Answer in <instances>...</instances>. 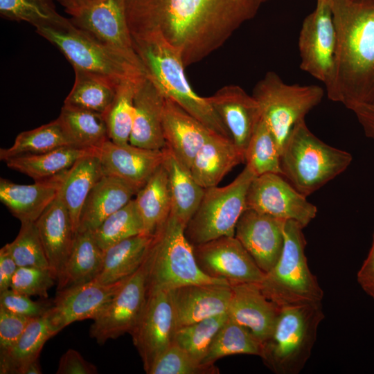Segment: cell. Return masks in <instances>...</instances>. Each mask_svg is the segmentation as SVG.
I'll list each match as a JSON object with an SVG mask.
<instances>
[{
	"mask_svg": "<svg viewBox=\"0 0 374 374\" xmlns=\"http://www.w3.org/2000/svg\"><path fill=\"white\" fill-rule=\"evenodd\" d=\"M52 301L46 299L39 301L10 288L0 292V307L13 313L30 318L44 316L51 307Z\"/></svg>",
	"mask_w": 374,
	"mask_h": 374,
	"instance_id": "c3c4849f",
	"label": "cell"
},
{
	"mask_svg": "<svg viewBox=\"0 0 374 374\" xmlns=\"http://www.w3.org/2000/svg\"><path fill=\"white\" fill-rule=\"evenodd\" d=\"M93 233L103 251L123 240L143 233V226L134 199L107 217Z\"/></svg>",
	"mask_w": 374,
	"mask_h": 374,
	"instance_id": "7bdbcfd3",
	"label": "cell"
},
{
	"mask_svg": "<svg viewBox=\"0 0 374 374\" xmlns=\"http://www.w3.org/2000/svg\"><path fill=\"white\" fill-rule=\"evenodd\" d=\"M96 150L65 146L51 151L15 156L5 161L6 166L39 181L69 169L79 159Z\"/></svg>",
	"mask_w": 374,
	"mask_h": 374,
	"instance_id": "e575fe53",
	"label": "cell"
},
{
	"mask_svg": "<svg viewBox=\"0 0 374 374\" xmlns=\"http://www.w3.org/2000/svg\"><path fill=\"white\" fill-rule=\"evenodd\" d=\"M54 0H0V15L16 21H26L35 28L62 26L69 21L56 10Z\"/></svg>",
	"mask_w": 374,
	"mask_h": 374,
	"instance_id": "b9f144b4",
	"label": "cell"
},
{
	"mask_svg": "<svg viewBox=\"0 0 374 374\" xmlns=\"http://www.w3.org/2000/svg\"><path fill=\"white\" fill-rule=\"evenodd\" d=\"M132 39L146 77L163 96L175 102L213 132L231 139L207 97L198 96L190 87L182 58L172 46L158 34Z\"/></svg>",
	"mask_w": 374,
	"mask_h": 374,
	"instance_id": "3957f363",
	"label": "cell"
},
{
	"mask_svg": "<svg viewBox=\"0 0 374 374\" xmlns=\"http://www.w3.org/2000/svg\"><path fill=\"white\" fill-rule=\"evenodd\" d=\"M137 192L133 186L120 178L103 175L84 204L78 232L94 231L107 217L134 199Z\"/></svg>",
	"mask_w": 374,
	"mask_h": 374,
	"instance_id": "83f0119b",
	"label": "cell"
},
{
	"mask_svg": "<svg viewBox=\"0 0 374 374\" xmlns=\"http://www.w3.org/2000/svg\"><path fill=\"white\" fill-rule=\"evenodd\" d=\"M104 175L120 178L138 191L163 163V150H151L107 141L96 150Z\"/></svg>",
	"mask_w": 374,
	"mask_h": 374,
	"instance_id": "d6986e66",
	"label": "cell"
},
{
	"mask_svg": "<svg viewBox=\"0 0 374 374\" xmlns=\"http://www.w3.org/2000/svg\"><path fill=\"white\" fill-rule=\"evenodd\" d=\"M247 208L283 220H294L303 228L316 217L317 208L281 175L265 173L251 182Z\"/></svg>",
	"mask_w": 374,
	"mask_h": 374,
	"instance_id": "4fadbf2b",
	"label": "cell"
},
{
	"mask_svg": "<svg viewBox=\"0 0 374 374\" xmlns=\"http://www.w3.org/2000/svg\"><path fill=\"white\" fill-rule=\"evenodd\" d=\"M134 199L142 220L143 233L154 235L166 223L172 211L168 176L163 163Z\"/></svg>",
	"mask_w": 374,
	"mask_h": 374,
	"instance_id": "1f68e13d",
	"label": "cell"
},
{
	"mask_svg": "<svg viewBox=\"0 0 374 374\" xmlns=\"http://www.w3.org/2000/svg\"><path fill=\"white\" fill-rule=\"evenodd\" d=\"M231 286L229 318L247 328L262 344L271 334L280 307L265 296L258 283Z\"/></svg>",
	"mask_w": 374,
	"mask_h": 374,
	"instance_id": "7402d4cb",
	"label": "cell"
},
{
	"mask_svg": "<svg viewBox=\"0 0 374 374\" xmlns=\"http://www.w3.org/2000/svg\"><path fill=\"white\" fill-rule=\"evenodd\" d=\"M57 374H96V366L74 349H68L60 357Z\"/></svg>",
	"mask_w": 374,
	"mask_h": 374,
	"instance_id": "f907efd6",
	"label": "cell"
},
{
	"mask_svg": "<svg viewBox=\"0 0 374 374\" xmlns=\"http://www.w3.org/2000/svg\"><path fill=\"white\" fill-rule=\"evenodd\" d=\"M199 267L231 285L260 283L265 273L235 236H223L193 247Z\"/></svg>",
	"mask_w": 374,
	"mask_h": 374,
	"instance_id": "2e32d148",
	"label": "cell"
},
{
	"mask_svg": "<svg viewBox=\"0 0 374 374\" xmlns=\"http://www.w3.org/2000/svg\"><path fill=\"white\" fill-rule=\"evenodd\" d=\"M298 45L300 68L326 87L332 76L337 46L329 0H317L314 10L303 21Z\"/></svg>",
	"mask_w": 374,
	"mask_h": 374,
	"instance_id": "8fae6325",
	"label": "cell"
},
{
	"mask_svg": "<svg viewBox=\"0 0 374 374\" xmlns=\"http://www.w3.org/2000/svg\"><path fill=\"white\" fill-rule=\"evenodd\" d=\"M6 245L18 267H49L35 222L21 223L17 235Z\"/></svg>",
	"mask_w": 374,
	"mask_h": 374,
	"instance_id": "f6af8a7d",
	"label": "cell"
},
{
	"mask_svg": "<svg viewBox=\"0 0 374 374\" xmlns=\"http://www.w3.org/2000/svg\"><path fill=\"white\" fill-rule=\"evenodd\" d=\"M177 330L169 290L148 292L144 310L130 333L146 373L172 344Z\"/></svg>",
	"mask_w": 374,
	"mask_h": 374,
	"instance_id": "5bb4252c",
	"label": "cell"
},
{
	"mask_svg": "<svg viewBox=\"0 0 374 374\" xmlns=\"http://www.w3.org/2000/svg\"><path fill=\"white\" fill-rule=\"evenodd\" d=\"M303 229L294 220L285 222L281 254L259 283L265 296L280 307L319 303L323 296L316 276L308 265Z\"/></svg>",
	"mask_w": 374,
	"mask_h": 374,
	"instance_id": "52a82bcc",
	"label": "cell"
},
{
	"mask_svg": "<svg viewBox=\"0 0 374 374\" xmlns=\"http://www.w3.org/2000/svg\"><path fill=\"white\" fill-rule=\"evenodd\" d=\"M357 281L363 290L374 299V234L368 256L358 271Z\"/></svg>",
	"mask_w": 374,
	"mask_h": 374,
	"instance_id": "f5cc1de1",
	"label": "cell"
},
{
	"mask_svg": "<svg viewBox=\"0 0 374 374\" xmlns=\"http://www.w3.org/2000/svg\"><path fill=\"white\" fill-rule=\"evenodd\" d=\"M145 75L121 81L114 98L103 114L109 139L118 144L129 143L134 116V95L139 81Z\"/></svg>",
	"mask_w": 374,
	"mask_h": 374,
	"instance_id": "f35d334b",
	"label": "cell"
},
{
	"mask_svg": "<svg viewBox=\"0 0 374 374\" xmlns=\"http://www.w3.org/2000/svg\"><path fill=\"white\" fill-rule=\"evenodd\" d=\"M353 112L362 125L366 136L374 139V103L359 105Z\"/></svg>",
	"mask_w": 374,
	"mask_h": 374,
	"instance_id": "db71d44e",
	"label": "cell"
},
{
	"mask_svg": "<svg viewBox=\"0 0 374 374\" xmlns=\"http://www.w3.org/2000/svg\"><path fill=\"white\" fill-rule=\"evenodd\" d=\"M104 251L92 231L78 232L70 254L57 279V291L93 280L100 274Z\"/></svg>",
	"mask_w": 374,
	"mask_h": 374,
	"instance_id": "4dcf8cb0",
	"label": "cell"
},
{
	"mask_svg": "<svg viewBox=\"0 0 374 374\" xmlns=\"http://www.w3.org/2000/svg\"><path fill=\"white\" fill-rule=\"evenodd\" d=\"M148 295V265H142L125 283L109 304L93 320L89 335L99 344L130 333L139 320Z\"/></svg>",
	"mask_w": 374,
	"mask_h": 374,
	"instance_id": "7c38bea8",
	"label": "cell"
},
{
	"mask_svg": "<svg viewBox=\"0 0 374 374\" xmlns=\"http://www.w3.org/2000/svg\"><path fill=\"white\" fill-rule=\"evenodd\" d=\"M35 223L49 267L57 279L76 235L69 213L59 195Z\"/></svg>",
	"mask_w": 374,
	"mask_h": 374,
	"instance_id": "484cf974",
	"label": "cell"
},
{
	"mask_svg": "<svg viewBox=\"0 0 374 374\" xmlns=\"http://www.w3.org/2000/svg\"><path fill=\"white\" fill-rule=\"evenodd\" d=\"M162 124L165 146L189 168L200 148L215 134L167 98H165Z\"/></svg>",
	"mask_w": 374,
	"mask_h": 374,
	"instance_id": "d4e9b609",
	"label": "cell"
},
{
	"mask_svg": "<svg viewBox=\"0 0 374 374\" xmlns=\"http://www.w3.org/2000/svg\"><path fill=\"white\" fill-rule=\"evenodd\" d=\"M285 221L251 208H246L238 221L235 237L265 273L281 254Z\"/></svg>",
	"mask_w": 374,
	"mask_h": 374,
	"instance_id": "ac0fdd59",
	"label": "cell"
},
{
	"mask_svg": "<svg viewBox=\"0 0 374 374\" xmlns=\"http://www.w3.org/2000/svg\"><path fill=\"white\" fill-rule=\"evenodd\" d=\"M185 224L170 214L154 235L145 260L148 292L170 290L190 284L231 285L204 274L196 261L193 246L185 235Z\"/></svg>",
	"mask_w": 374,
	"mask_h": 374,
	"instance_id": "8992f818",
	"label": "cell"
},
{
	"mask_svg": "<svg viewBox=\"0 0 374 374\" xmlns=\"http://www.w3.org/2000/svg\"><path fill=\"white\" fill-rule=\"evenodd\" d=\"M67 170L32 184L1 177L0 200L21 223L35 222L57 196Z\"/></svg>",
	"mask_w": 374,
	"mask_h": 374,
	"instance_id": "603a6c76",
	"label": "cell"
},
{
	"mask_svg": "<svg viewBox=\"0 0 374 374\" xmlns=\"http://www.w3.org/2000/svg\"><path fill=\"white\" fill-rule=\"evenodd\" d=\"M228 318V314L224 313L179 328L174 343L202 362L213 338Z\"/></svg>",
	"mask_w": 374,
	"mask_h": 374,
	"instance_id": "ee69618b",
	"label": "cell"
},
{
	"mask_svg": "<svg viewBox=\"0 0 374 374\" xmlns=\"http://www.w3.org/2000/svg\"><path fill=\"white\" fill-rule=\"evenodd\" d=\"M267 1V0H265V1Z\"/></svg>",
	"mask_w": 374,
	"mask_h": 374,
	"instance_id": "6f0895ef",
	"label": "cell"
},
{
	"mask_svg": "<svg viewBox=\"0 0 374 374\" xmlns=\"http://www.w3.org/2000/svg\"><path fill=\"white\" fill-rule=\"evenodd\" d=\"M65 146H74L58 118L37 128L19 133L12 146L1 148L0 159L37 154Z\"/></svg>",
	"mask_w": 374,
	"mask_h": 374,
	"instance_id": "74e56055",
	"label": "cell"
},
{
	"mask_svg": "<svg viewBox=\"0 0 374 374\" xmlns=\"http://www.w3.org/2000/svg\"><path fill=\"white\" fill-rule=\"evenodd\" d=\"M55 281L57 278L49 267H19L10 288L29 296L47 299Z\"/></svg>",
	"mask_w": 374,
	"mask_h": 374,
	"instance_id": "7dc6e473",
	"label": "cell"
},
{
	"mask_svg": "<svg viewBox=\"0 0 374 374\" xmlns=\"http://www.w3.org/2000/svg\"><path fill=\"white\" fill-rule=\"evenodd\" d=\"M18 267L6 244L0 249V292L10 287Z\"/></svg>",
	"mask_w": 374,
	"mask_h": 374,
	"instance_id": "816d5d0a",
	"label": "cell"
},
{
	"mask_svg": "<svg viewBox=\"0 0 374 374\" xmlns=\"http://www.w3.org/2000/svg\"><path fill=\"white\" fill-rule=\"evenodd\" d=\"M162 150L163 165L168 173L172 198L171 215L186 226L196 212L205 188L195 180L190 168L169 148L165 146Z\"/></svg>",
	"mask_w": 374,
	"mask_h": 374,
	"instance_id": "f1b7e54d",
	"label": "cell"
},
{
	"mask_svg": "<svg viewBox=\"0 0 374 374\" xmlns=\"http://www.w3.org/2000/svg\"><path fill=\"white\" fill-rule=\"evenodd\" d=\"M55 335L44 316L33 318L13 346L0 350V373L23 374L30 363L38 359L45 343Z\"/></svg>",
	"mask_w": 374,
	"mask_h": 374,
	"instance_id": "836d02e7",
	"label": "cell"
},
{
	"mask_svg": "<svg viewBox=\"0 0 374 374\" xmlns=\"http://www.w3.org/2000/svg\"><path fill=\"white\" fill-rule=\"evenodd\" d=\"M103 175L96 151L79 159L66 172L58 195L69 213L76 234L84 204Z\"/></svg>",
	"mask_w": 374,
	"mask_h": 374,
	"instance_id": "f546056e",
	"label": "cell"
},
{
	"mask_svg": "<svg viewBox=\"0 0 374 374\" xmlns=\"http://www.w3.org/2000/svg\"><path fill=\"white\" fill-rule=\"evenodd\" d=\"M252 96L281 153L293 126L321 103L324 91L315 84H287L276 73L269 71L255 85Z\"/></svg>",
	"mask_w": 374,
	"mask_h": 374,
	"instance_id": "30bf717a",
	"label": "cell"
},
{
	"mask_svg": "<svg viewBox=\"0 0 374 374\" xmlns=\"http://www.w3.org/2000/svg\"><path fill=\"white\" fill-rule=\"evenodd\" d=\"M57 118L75 147L96 150L109 139L103 114L64 105Z\"/></svg>",
	"mask_w": 374,
	"mask_h": 374,
	"instance_id": "d590c367",
	"label": "cell"
},
{
	"mask_svg": "<svg viewBox=\"0 0 374 374\" xmlns=\"http://www.w3.org/2000/svg\"><path fill=\"white\" fill-rule=\"evenodd\" d=\"M255 177L245 166L228 185L205 188L196 212L185 227L186 237L192 246L223 236H235L238 221L247 208L248 188Z\"/></svg>",
	"mask_w": 374,
	"mask_h": 374,
	"instance_id": "9c48e42d",
	"label": "cell"
},
{
	"mask_svg": "<svg viewBox=\"0 0 374 374\" xmlns=\"http://www.w3.org/2000/svg\"><path fill=\"white\" fill-rule=\"evenodd\" d=\"M260 352L261 344L252 333L228 318L213 338L202 363L214 364L219 359L233 355L260 356Z\"/></svg>",
	"mask_w": 374,
	"mask_h": 374,
	"instance_id": "ab89813d",
	"label": "cell"
},
{
	"mask_svg": "<svg viewBox=\"0 0 374 374\" xmlns=\"http://www.w3.org/2000/svg\"><path fill=\"white\" fill-rule=\"evenodd\" d=\"M58 1L71 16L75 14L84 7L89 5L95 0H55Z\"/></svg>",
	"mask_w": 374,
	"mask_h": 374,
	"instance_id": "11a10c76",
	"label": "cell"
},
{
	"mask_svg": "<svg viewBox=\"0 0 374 374\" xmlns=\"http://www.w3.org/2000/svg\"><path fill=\"white\" fill-rule=\"evenodd\" d=\"M214 364H204L176 344H172L154 362L148 374H218Z\"/></svg>",
	"mask_w": 374,
	"mask_h": 374,
	"instance_id": "bcb514c9",
	"label": "cell"
},
{
	"mask_svg": "<svg viewBox=\"0 0 374 374\" xmlns=\"http://www.w3.org/2000/svg\"><path fill=\"white\" fill-rule=\"evenodd\" d=\"M207 99L235 145L245 156L251 136L262 118L256 100L238 85L223 87Z\"/></svg>",
	"mask_w": 374,
	"mask_h": 374,
	"instance_id": "ffe728a7",
	"label": "cell"
},
{
	"mask_svg": "<svg viewBox=\"0 0 374 374\" xmlns=\"http://www.w3.org/2000/svg\"><path fill=\"white\" fill-rule=\"evenodd\" d=\"M177 328L204 319L227 313L231 285L198 283L169 290Z\"/></svg>",
	"mask_w": 374,
	"mask_h": 374,
	"instance_id": "44dd1931",
	"label": "cell"
},
{
	"mask_svg": "<svg viewBox=\"0 0 374 374\" xmlns=\"http://www.w3.org/2000/svg\"><path fill=\"white\" fill-rule=\"evenodd\" d=\"M32 319L0 307V350L13 346Z\"/></svg>",
	"mask_w": 374,
	"mask_h": 374,
	"instance_id": "681fc988",
	"label": "cell"
},
{
	"mask_svg": "<svg viewBox=\"0 0 374 374\" xmlns=\"http://www.w3.org/2000/svg\"><path fill=\"white\" fill-rule=\"evenodd\" d=\"M337 35L328 98L353 111L374 103V0H329Z\"/></svg>",
	"mask_w": 374,
	"mask_h": 374,
	"instance_id": "7a4b0ae2",
	"label": "cell"
},
{
	"mask_svg": "<svg viewBox=\"0 0 374 374\" xmlns=\"http://www.w3.org/2000/svg\"><path fill=\"white\" fill-rule=\"evenodd\" d=\"M352 160L349 152L317 137L305 118L293 126L280 153L283 176L305 197L345 171Z\"/></svg>",
	"mask_w": 374,
	"mask_h": 374,
	"instance_id": "277c9868",
	"label": "cell"
},
{
	"mask_svg": "<svg viewBox=\"0 0 374 374\" xmlns=\"http://www.w3.org/2000/svg\"><path fill=\"white\" fill-rule=\"evenodd\" d=\"M42 373L38 359L30 363L24 369L23 374H41Z\"/></svg>",
	"mask_w": 374,
	"mask_h": 374,
	"instance_id": "9f6ffc18",
	"label": "cell"
},
{
	"mask_svg": "<svg viewBox=\"0 0 374 374\" xmlns=\"http://www.w3.org/2000/svg\"><path fill=\"white\" fill-rule=\"evenodd\" d=\"M154 235L146 233L123 240L104 251L102 269L94 279L110 284L129 277L143 263Z\"/></svg>",
	"mask_w": 374,
	"mask_h": 374,
	"instance_id": "d6a6232c",
	"label": "cell"
},
{
	"mask_svg": "<svg viewBox=\"0 0 374 374\" xmlns=\"http://www.w3.org/2000/svg\"><path fill=\"white\" fill-rule=\"evenodd\" d=\"M126 279L110 284L93 280L57 291L44 317L56 335L73 322L93 320L112 300Z\"/></svg>",
	"mask_w": 374,
	"mask_h": 374,
	"instance_id": "e0dca14e",
	"label": "cell"
},
{
	"mask_svg": "<svg viewBox=\"0 0 374 374\" xmlns=\"http://www.w3.org/2000/svg\"><path fill=\"white\" fill-rule=\"evenodd\" d=\"M244 160L246 166L256 176L265 173L283 175L280 151L273 134L262 118L249 141Z\"/></svg>",
	"mask_w": 374,
	"mask_h": 374,
	"instance_id": "60d3db41",
	"label": "cell"
},
{
	"mask_svg": "<svg viewBox=\"0 0 374 374\" xmlns=\"http://www.w3.org/2000/svg\"><path fill=\"white\" fill-rule=\"evenodd\" d=\"M75 82L64 105L104 114L111 105L118 84L81 70L74 69Z\"/></svg>",
	"mask_w": 374,
	"mask_h": 374,
	"instance_id": "8d00e7d4",
	"label": "cell"
},
{
	"mask_svg": "<svg viewBox=\"0 0 374 374\" xmlns=\"http://www.w3.org/2000/svg\"><path fill=\"white\" fill-rule=\"evenodd\" d=\"M324 317L321 302L280 307L271 334L261 344L265 365L276 374L300 373Z\"/></svg>",
	"mask_w": 374,
	"mask_h": 374,
	"instance_id": "5b68a950",
	"label": "cell"
},
{
	"mask_svg": "<svg viewBox=\"0 0 374 374\" xmlns=\"http://www.w3.org/2000/svg\"><path fill=\"white\" fill-rule=\"evenodd\" d=\"M265 0H125L132 37L161 35L185 66L222 46Z\"/></svg>",
	"mask_w": 374,
	"mask_h": 374,
	"instance_id": "6da1fadb",
	"label": "cell"
},
{
	"mask_svg": "<svg viewBox=\"0 0 374 374\" xmlns=\"http://www.w3.org/2000/svg\"><path fill=\"white\" fill-rule=\"evenodd\" d=\"M36 32L59 49L72 65L118 84L123 80L145 75L118 52L99 42L70 21L56 26H41Z\"/></svg>",
	"mask_w": 374,
	"mask_h": 374,
	"instance_id": "ba28073f",
	"label": "cell"
},
{
	"mask_svg": "<svg viewBox=\"0 0 374 374\" xmlns=\"http://www.w3.org/2000/svg\"><path fill=\"white\" fill-rule=\"evenodd\" d=\"M165 97L145 75L138 82L134 95V116L129 143L151 150H162Z\"/></svg>",
	"mask_w": 374,
	"mask_h": 374,
	"instance_id": "cb8c5ba5",
	"label": "cell"
},
{
	"mask_svg": "<svg viewBox=\"0 0 374 374\" xmlns=\"http://www.w3.org/2000/svg\"><path fill=\"white\" fill-rule=\"evenodd\" d=\"M69 19L75 26L143 69L134 48L126 17L125 0H95Z\"/></svg>",
	"mask_w": 374,
	"mask_h": 374,
	"instance_id": "9a60e30c",
	"label": "cell"
},
{
	"mask_svg": "<svg viewBox=\"0 0 374 374\" xmlns=\"http://www.w3.org/2000/svg\"><path fill=\"white\" fill-rule=\"evenodd\" d=\"M244 163V154L233 140L211 136L195 156L190 167L195 180L204 188L216 186L231 170Z\"/></svg>",
	"mask_w": 374,
	"mask_h": 374,
	"instance_id": "4316f807",
	"label": "cell"
}]
</instances>
